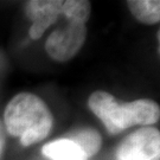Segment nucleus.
<instances>
[{
    "mask_svg": "<svg viewBox=\"0 0 160 160\" xmlns=\"http://www.w3.org/2000/svg\"><path fill=\"white\" fill-rule=\"evenodd\" d=\"M160 154V132L153 127H142L132 133L116 151L118 160H158Z\"/></svg>",
    "mask_w": 160,
    "mask_h": 160,
    "instance_id": "obj_4",
    "label": "nucleus"
},
{
    "mask_svg": "<svg viewBox=\"0 0 160 160\" xmlns=\"http://www.w3.org/2000/svg\"><path fill=\"white\" fill-rule=\"evenodd\" d=\"M67 139L76 143L84 152L88 159L96 154L101 148V143H102L100 133L92 128H82L71 132Z\"/></svg>",
    "mask_w": 160,
    "mask_h": 160,
    "instance_id": "obj_8",
    "label": "nucleus"
},
{
    "mask_svg": "<svg viewBox=\"0 0 160 160\" xmlns=\"http://www.w3.org/2000/svg\"><path fill=\"white\" fill-rule=\"evenodd\" d=\"M64 0H34L26 5L28 17L32 20L30 37L38 39L51 25L56 23L63 13Z\"/></svg>",
    "mask_w": 160,
    "mask_h": 160,
    "instance_id": "obj_5",
    "label": "nucleus"
},
{
    "mask_svg": "<svg viewBox=\"0 0 160 160\" xmlns=\"http://www.w3.org/2000/svg\"><path fill=\"white\" fill-rule=\"evenodd\" d=\"M42 153L51 160H88L84 152L67 138L44 145Z\"/></svg>",
    "mask_w": 160,
    "mask_h": 160,
    "instance_id": "obj_6",
    "label": "nucleus"
},
{
    "mask_svg": "<svg viewBox=\"0 0 160 160\" xmlns=\"http://www.w3.org/2000/svg\"><path fill=\"white\" fill-rule=\"evenodd\" d=\"M127 6L139 22L147 25L159 23L160 2L158 0H131Z\"/></svg>",
    "mask_w": 160,
    "mask_h": 160,
    "instance_id": "obj_7",
    "label": "nucleus"
},
{
    "mask_svg": "<svg viewBox=\"0 0 160 160\" xmlns=\"http://www.w3.org/2000/svg\"><path fill=\"white\" fill-rule=\"evenodd\" d=\"M86 20L78 18H65L63 26L52 31L46 39L45 50L48 55L57 62L71 59L86 42Z\"/></svg>",
    "mask_w": 160,
    "mask_h": 160,
    "instance_id": "obj_3",
    "label": "nucleus"
},
{
    "mask_svg": "<svg viewBox=\"0 0 160 160\" xmlns=\"http://www.w3.org/2000/svg\"><path fill=\"white\" fill-rule=\"evenodd\" d=\"M4 121L8 133L20 138L23 146L45 139L53 123L48 106L31 92H20L12 98L6 106Z\"/></svg>",
    "mask_w": 160,
    "mask_h": 160,
    "instance_id": "obj_1",
    "label": "nucleus"
},
{
    "mask_svg": "<svg viewBox=\"0 0 160 160\" xmlns=\"http://www.w3.org/2000/svg\"><path fill=\"white\" fill-rule=\"evenodd\" d=\"M1 147H2V140H1V137H0V153H1Z\"/></svg>",
    "mask_w": 160,
    "mask_h": 160,
    "instance_id": "obj_9",
    "label": "nucleus"
},
{
    "mask_svg": "<svg viewBox=\"0 0 160 160\" xmlns=\"http://www.w3.org/2000/svg\"><path fill=\"white\" fill-rule=\"evenodd\" d=\"M88 106L112 134H119L135 125H153L160 116L159 104L153 100L141 98L119 103L110 94L101 90L90 95Z\"/></svg>",
    "mask_w": 160,
    "mask_h": 160,
    "instance_id": "obj_2",
    "label": "nucleus"
}]
</instances>
